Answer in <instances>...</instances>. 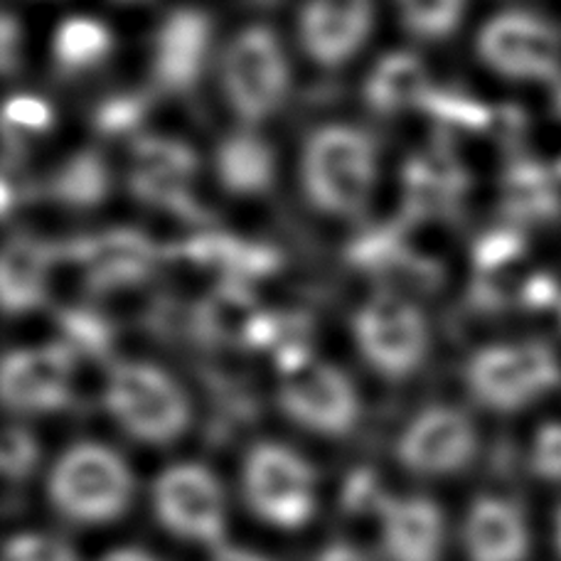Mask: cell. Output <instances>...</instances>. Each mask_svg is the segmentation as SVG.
Returning a JSON list of instances; mask_svg holds the SVG:
<instances>
[{"instance_id":"28","label":"cell","mask_w":561,"mask_h":561,"mask_svg":"<svg viewBox=\"0 0 561 561\" xmlns=\"http://www.w3.org/2000/svg\"><path fill=\"white\" fill-rule=\"evenodd\" d=\"M3 561H79L72 545L47 533H20L5 542Z\"/></svg>"},{"instance_id":"13","label":"cell","mask_w":561,"mask_h":561,"mask_svg":"<svg viewBox=\"0 0 561 561\" xmlns=\"http://www.w3.org/2000/svg\"><path fill=\"white\" fill-rule=\"evenodd\" d=\"M375 0H306L298 13V43L318 67L347 65L373 35Z\"/></svg>"},{"instance_id":"41","label":"cell","mask_w":561,"mask_h":561,"mask_svg":"<svg viewBox=\"0 0 561 561\" xmlns=\"http://www.w3.org/2000/svg\"><path fill=\"white\" fill-rule=\"evenodd\" d=\"M559 173H561V163H559Z\"/></svg>"},{"instance_id":"33","label":"cell","mask_w":561,"mask_h":561,"mask_svg":"<svg viewBox=\"0 0 561 561\" xmlns=\"http://www.w3.org/2000/svg\"><path fill=\"white\" fill-rule=\"evenodd\" d=\"M146 102L138 94L114 96L99 106L96 128L104 134H124L144 118Z\"/></svg>"},{"instance_id":"24","label":"cell","mask_w":561,"mask_h":561,"mask_svg":"<svg viewBox=\"0 0 561 561\" xmlns=\"http://www.w3.org/2000/svg\"><path fill=\"white\" fill-rule=\"evenodd\" d=\"M114 47L108 27L92 18H69L57 27L53 55L65 72H87L99 67Z\"/></svg>"},{"instance_id":"30","label":"cell","mask_w":561,"mask_h":561,"mask_svg":"<svg viewBox=\"0 0 561 561\" xmlns=\"http://www.w3.org/2000/svg\"><path fill=\"white\" fill-rule=\"evenodd\" d=\"M62 328L67 335L65 343L72 350H84V353L102 355L108 347V340H112V330H108L106 320L87 313V310H69L62 316Z\"/></svg>"},{"instance_id":"22","label":"cell","mask_w":561,"mask_h":561,"mask_svg":"<svg viewBox=\"0 0 561 561\" xmlns=\"http://www.w3.org/2000/svg\"><path fill=\"white\" fill-rule=\"evenodd\" d=\"M505 205L513 222H549L561 209L554 178L539 163H513L505 178Z\"/></svg>"},{"instance_id":"8","label":"cell","mask_w":561,"mask_h":561,"mask_svg":"<svg viewBox=\"0 0 561 561\" xmlns=\"http://www.w3.org/2000/svg\"><path fill=\"white\" fill-rule=\"evenodd\" d=\"M476 49L488 69L515 82H554L561 75V30L533 10L513 8L485 20Z\"/></svg>"},{"instance_id":"25","label":"cell","mask_w":561,"mask_h":561,"mask_svg":"<svg viewBox=\"0 0 561 561\" xmlns=\"http://www.w3.org/2000/svg\"><path fill=\"white\" fill-rule=\"evenodd\" d=\"M468 0H394L404 30L424 43H440L460 27Z\"/></svg>"},{"instance_id":"2","label":"cell","mask_w":561,"mask_h":561,"mask_svg":"<svg viewBox=\"0 0 561 561\" xmlns=\"http://www.w3.org/2000/svg\"><path fill=\"white\" fill-rule=\"evenodd\" d=\"M134 493L136 483L126 458L96 440L69 446L47 476L49 505L77 525L114 523L131 507Z\"/></svg>"},{"instance_id":"3","label":"cell","mask_w":561,"mask_h":561,"mask_svg":"<svg viewBox=\"0 0 561 561\" xmlns=\"http://www.w3.org/2000/svg\"><path fill=\"white\" fill-rule=\"evenodd\" d=\"M104 407L126 436L148 446H168L193 424L185 387L163 367L116 363L106 375Z\"/></svg>"},{"instance_id":"6","label":"cell","mask_w":561,"mask_h":561,"mask_svg":"<svg viewBox=\"0 0 561 561\" xmlns=\"http://www.w3.org/2000/svg\"><path fill=\"white\" fill-rule=\"evenodd\" d=\"M353 337L367 367L387 382H404L426 363L431 328L424 310L394 288H382L355 310Z\"/></svg>"},{"instance_id":"36","label":"cell","mask_w":561,"mask_h":561,"mask_svg":"<svg viewBox=\"0 0 561 561\" xmlns=\"http://www.w3.org/2000/svg\"><path fill=\"white\" fill-rule=\"evenodd\" d=\"M18 23L13 20V15L3 18V69L5 75H10L18 65L15 53H18Z\"/></svg>"},{"instance_id":"38","label":"cell","mask_w":561,"mask_h":561,"mask_svg":"<svg viewBox=\"0 0 561 561\" xmlns=\"http://www.w3.org/2000/svg\"><path fill=\"white\" fill-rule=\"evenodd\" d=\"M99 561H163V559L150 554L148 549H140V547H116Z\"/></svg>"},{"instance_id":"16","label":"cell","mask_w":561,"mask_h":561,"mask_svg":"<svg viewBox=\"0 0 561 561\" xmlns=\"http://www.w3.org/2000/svg\"><path fill=\"white\" fill-rule=\"evenodd\" d=\"M385 561H440L446 549V515L424 495H385L377 507Z\"/></svg>"},{"instance_id":"14","label":"cell","mask_w":561,"mask_h":561,"mask_svg":"<svg viewBox=\"0 0 561 561\" xmlns=\"http://www.w3.org/2000/svg\"><path fill=\"white\" fill-rule=\"evenodd\" d=\"M195 173L197 156L183 140L165 136H144L136 140L128 183L144 203L165 207L180 217L199 219V207L190 195Z\"/></svg>"},{"instance_id":"39","label":"cell","mask_w":561,"mask_h":561,"mask_svg":"<svg viewBox=\"0 0 561 561\" xmlns=\"http://www.w3.org/2000/svg\"><path fill=\"white\" fill-rule=\"evenodd\" d=\"M554 545H557V552L561 557V505L557 507V513H554Z\"/></svg>"},{"instance_id":"4","label":"cell","mask_w":561,"mask_h":561,"mask_svg":"<svg viewBox=\"0 0 561 561\" xmlns=\"http://www.w3.org/2000/svg\"><path fill=\"white\" fill-rule=\"evenodd\" d=\"M463 382L488 412L517 414L561 385V359L545 340L485 345L470 355Z\"/></svg>"},{"instance_id":"10","label":"cell","mask_w":561,"mask_h":561,"mask_svg":"<svg viewBox=\"0 0 561 561\" xmlns=\"http://www.w3.org/2000/svg\"><path fill=\"white\" fill-rule=\"evenodd\" d=\"M278 407L296 426L325 438L350 436L359 424L363 402L343 369L330 363H310L284 375Z\"/></svg>"},{"instance_id":"18","label":"cell","mask_w":561,"mask_h":561,"mask_svg":"<svg viewBox=\"0 0 561 561\" xmlns=\"http://www.w3.org/2000/svg\"><path fill=\"white\" fill-rule=\"evenodd\" d=\"M77 262L87 268L89 286L94 290H122L138 286L153 272L158 252L150 239L134 229H114V232L84 239L75 249Z\"/></svg>"},{"instance_id":"20","label":"cell","mask_w":561,"mask_h":561,"mask_svg":"<svg viewBox=\"0 0 561 561\" xmlns=\"http://www.w3.org/2000/svg\"><path fill=\"white\" fill-rule=\"evenodd\" d=\"M215 173L229 195L259 197L276 183V153L252 128L222 138L215 153Z\"/></svg>"},{"instance_id":"40","label":"cell","mask_w":561,"mask_h":561,"mask_svg":"<svg viewBox=\"0 0 561 561\" xmlns=\"http://www.w3.org/2000/svg\"><path fill=\"white\" fill-rule=\"evenodd\" d=\"M557 104H559V108H561V89H559V94H557Z\"/></svg>"},{"instance_id":"17","label":"cell","mask_w":561,"mask_h":561,"mask_svg":"<svg viewBox=\"0 0 561 561\" xmlns=\"http://www.w3.org/2000/svg\"><path fill=\"white\" fill-rule=\"evenodd\" d=\"M468 561H527L533 533L523 505L505 495H480L463 517Z\"/></svg>"},{"instance_id":"11","label":"cell","mask_w":561,"mask_h":561,"mask_svg":"<svg viewBox=\"0 0 561 561\" xmlns=\"http://www.w3.org/2000/svg\"><path fill=\"white\" fill-rule=\"evenodd\" d=\"M394 454L407 473L446 478L466 470L478 454V428L463 409L431 404L399 431Z\"/></svg>"},{"instance_id":"7","label":"cell","mask_w":561,"mask_h":561,"mask_svg":"<svg viewBox=\"0 0 561 561\" xmlns=\"http://www.w3.org/2000/svg\"><path fill=\"white\" fill-rule=\"evenodd\" d=\"M242 490L252 513L278 529H300L316 513V470L286 444L262 440L249 448Z\"/></svg>"},{"instance_id":"19","label":"cell","mask_w":561,"mask_h":561,"mask_svg":"<svg viewBox=\"0 0 561 561\" xmlns=\"http://www.w3.org/2000/svg\"><path fill=\"white\" fill-rule=\"evenodd\" d=\"M55 249L39 239L18 234L0 259V298L8 316H25L45 304Z\"/></svg>"},{"instance_id":"15","label":"cell","mask_w":561,"mask_h":561,"mask_svg":"<svg viewBox=\"0 0 561 561\" xmlns=\"http://www.w3.org/2000/svg\"><path fill=\"white\" fill-rule=\"evenodd\" d=\"M213 53V20L205 10L175 8L158 25L150 77L158 92L185 94L193 89Z\"/></svg>"},{"instance_id":"35","label":"cell","mask_w":561,"mask_h":561,"mask_svg":"<svg viewBox=\"0 0 561 561\" xmlns=\"http://www.w3.org/2000/svg\"><path fill=\"white\" fill-rule=\"evenodd\" d=\"M313 561H373V559H369L359 547L337 539V542H330L320 549V552L313 557Z\"/></svg>"},{"instance_id":"34","label":"cell","mask_w":561,"mask_h":561,"mask_svg":"<svg viewBox=\"0 0 561 561\" xmlns=\"http://www.w3.org/2000/svg\"><path fill=\"white\" fill-rule=\"evenodd\" d=\"M557 298H559V288L554 284V278H549V276L529 278L525 290H523V300L529 308H547V306H552Z\"/></svg>"},{"instance_id":"1","label":"cell","mask_w":561,"mask_h":561,"mask_svg":"<svg viewBox=\"0 0 561 561\" xmlns=\"http://www.w3.org/2000/svg\"><path fill=\"white\" fill-rule=\"evenodd\" d=\"M377 144L365 128L325 124L300 150V187L310 205L328 217H357L377 183Z\"/></svg>"},{"instance_id":"31","label":"cell","mask_w":561,"mask_h":561,"mask_svg":"<svg viewBox=\"0 0 561 561\" xmlns=\"http://www.w3.org/2000/svg\"><path fill=\"white\" fill-rule=\"evenodd\" d=\"M529 468L545 483H561V421H549L537 428Z\"/></svg>"},{"instance_id":"26","label":"cell","mask_w":561,"mask_h":561,"mask_svg":"<svg viewBox=\"0 0 561 561\" xmlns=\"http://www.w3.org/2000/svg\"><path fill=\"white\" fill-rule=\"evenodd\" d=\"M421 108H426L431 116H436L440 124L448 126H460L468 128V131H480L490 124V108L483 106L476 99L463 96L458 92H444V89H428V94L424 99Z\"/></svg>"},{"instance_id":"12","label":"cell","mask_w":561,"mask_h":561,"mask_svg":"<svg viewBox=\"0 0 561 561\" xmlns=\"http://www.w3.org/2000/svg\"><path fill=\"white\" fill-rule=\"evenodd\" d=\"M75 387V350L67 343L23 347L8 353L0 375V397L20 416L53 414L65 409Z\"/></svg>"},{"instance_id":"5","label":"cell","mask_w":561,"mask_h":561,"mask_svg":"<svg viewBox=\"0 0 561 561\" xmlns=\"http://www.w3.org/2000/svg\"><path fill=\"white\" fill-rule=\"evenodd\" d=\"M219 84L227 106L247 128L264 124L290 94V62L278 35L249 25L229 39L219 57Z\"/></svg>"},{"instance_id":"27","label":"cell","mask_w":561,"mask_h":561,"mask_svg":"<svg viewBox=\"0 0 561 561\" xmlns=\"http://www.w3.org/2000/svg\"><path fill=\"white\" fill-rule=\"evenodd\" d=\"M39 463L37 438L23 424H8L3 431V448H0V466L10 483H20L35 473Z\"/></svg>"},{"instance_id":"37","label":"cell","mask_w":561,"mask_h":561,"mask_svg":"<svg viewBox=\"0 0 561 561\" xmlns=\"http://www.w3.org/2000/svg\"><path fill=\"white\" fill-rule=\"evenodd\" d=\"M207 561H272L264 554L254 552V549H247V547H234V545H219L213 549V554H209Z\"/></svg>"},{"instance_id":"9","label":"cell","mask_w":561,"mask_h":561,"mask_svg":"<svg viewBox=\"0 0 561 561\" xmlns=\"http://www.w3.org/2000/svg\"><path fill=\"white\" fill-rule=\"evenodd\" d=\"M150 503L160 525L185 542L219 547L227 535V495L203 463H175L156 476Z\"/></svg>"},{"instance_id":"32","label":"cell","mask_w":561,"mask_h":561,"mask_svg":"<svg viewBox=\"0 0 561 561\" xmlns=\"http://www.w3.org/2000/svg\"><path fill=\"white\" fill-rule=\"evenodd\" d=\"M53 108L39 96L18 94L5 106V124L8 128H18V131H47L53 126Z\"/></svg>"},{"instance_id":"21","label":"cell","mask_w":561,"mask_h":561,"mask_svg":"<svg viewBox=\"0 0 561 561\" xmlns=\"http://www.w3.org/2000/svg\"><path fill=\"white\" fill-rule=\"evenodd\" d=\"M428 89L424 59L414 53H389L367 77L365 102L375 114L394 116L424 104Z\"/></svg>"},{"instance_id":"29","label":"cell","mask_w":561,"mask_h":561,"mask_svg":"<svg viewBox=\"0 0 561 561\" xmlns=\"http://www.w3.org/2000/svg\"><path fill=\"white\" fill-rule=\"evenodd\" d=\"M525 252V239L517 227H500L490 229L476 242L473 262L480 272H495Z\"/></svg>"},{"instance_id":"23","label":"cell","mask_w":561,"mask_h":561,"mask_svg":"<svg viewBox=\"0 0 561 561\" xmlns=\"http://www.w3.org/2000/svg\"><path fill=\"white\" fill-rule=\"evenodd\" d=\"M49 190H53L57 203L67 207H96L104 203L108 190H112V173H108L102 156L94 150H84V153H77L62 163L49 183Z\"/></svg>"}]
</instances>
